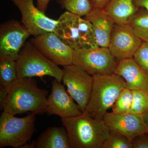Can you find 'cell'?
Segmentation results:
<instances>
[{
	"instance_id": "obj_1",
	"label": "cell",
	"mask_w": 148,
	"mask_h": 148,
	"mask_svg": "<svg viewBox=\"0 0 148 148\" xmlns=\"http://www.w3.org/2000/svg\"><path fill=\"white\" fill-rule=\"evenodd\" d=\"M48 92L38 87L33 77L18 78L9 89L3 108L12 114L46 112Z\"/></svg>"
},
{
	"instance_id": "obj_2",
	"label": "cell",
	"mask_w": 148,
	"mask_h": 148,
	"mask_svg": "<svg viewBox=\"0 0 148 148\" xmlns=\"http://www.w3.org/2000/svg\"><path fill=\"white\" fill-rule=\"evenodd\" d=\"M61 121L68 132L71 148H102L110 136L103 119L92 118L84 113L62 118Z\"/></svg>"
},
{
	"instance_id": "obj_3",
	"label": "cell",
	"mask_w": 148,
	"mask_h": 148,
	"mask_svg": "<svg viewBox=\"0 0 148 148\" xmlns=\"http://www.w3.org/2000/svg\"><path fill=\"white\" fill-rule=\"evenodd\" d=\"M92 92L84 113L95 119H103L125 88L122 77L116 74L93 76Z\"/></svg>"
},
{
	"instance_id": "obj_4",
	"label": "cell",
	"mask_w": 148,
	"mask_h": 148,
	"mask_svg": "<svg viewBox=\"0 0 148 148\" xmlns=\"http://www.w3.org/2000/svg\"><path fill=\"white\" fill-rule=\"evenodd\" d=\"M16 63L18 78L48 76L59 82L62 81L63 69L45 56L30 41L24 44Z\"/></svg>"
},
{
	"instance_id": "obj_5",
	"label": "cell",
	"mask_w": 148,
	"mask_h": 148,
	"mask_svg": "<svg viewBox=\"0 0 148 148\" xmlns=\"http://www.w3.org/2000/svg\"><path fill=\"white\" fill-rule=\"evenodd\" d=\"M35 115L17 118L3 111L0 116V148H26L36 130Z\"/></svg>"
},
{
	"instance_id": "obj_6",
	"label": "cell",
	"mask_w": 148,
	"mask_h": 148,
	"mask_svg": "<svg viewBox=\"0 0 148 148\" xmlns=\"http://www.w3.org/2000/svg\"><path fill=\"white\" fill-rule=\"evenodd\" d=\"M119 61L108 47L99 46L74 49L73 64L79 66L92 77L113 75Z\"/></svg>"
},
{
	"instance_id": "obj_7",
	"label": "cell",
	"mask_w": 148,
	"mask_h": 148,
	"mask_svg": "<svg viewBox=\"0 0 148 148\" xmlns=\"http://www.w3.org/2000/svg\"><path fill=\"white\" fill-rule=\"evenodd\" d=\"M63 70L62 81L67 92L84 113L92 92L93 77L73 64L64 66Z\"/></svg>"
},
{
	"instance_id": "obj_8",
	"label": "cell",
	"mask_w": 148,
	"mask_h": 148,
	"mask_svg": "<svg viewBox=\"0 0 148 148\" xmlns=\"http://www.w3.org/2000/svg\"><path fill=\"white\" fill-rule=\"evenodd\" d=\"M31 34L21 23L12 20L0 27V59L16 61Z\"/></svg>"
},
{
	"instance_id": "obj_9",
	"label": "cell",
	"mask_w": 148,
	"mask_h": 148,
	"mask_svg": "<svg viewBox=\"0 0 148 148\" xmlns=\"http://www.w3.org/2000/svg\"><path fill=\"white\" fill-rule=\"evenodd\" d=\"M30 41L56 65L64 67L73 64L74 49L54 32L34 37Z\"/></svg>"
},
{
	"instance_id": "obj_10",
	"label": "cell",
	"mask_w": 148,
	"mask_h": 148,
	"mask_svg": "<svg viewBox=\"0 0 148 148\" xmlns=\"http://www.w3.org/2000/svg\"><path fill=\"white\" fill-rule=\"evenodd\" d=\"M21 14V23L34 37L55 33L58 20L52 19L36 7L34 0H11Z\"/></svg>"
},
{
	"instance_id": "obj_11",
	"label": "cell",
	"mask_w": 148,
	"mask_h": 148,
	"mask_svg": "<svg viewBox=\"0 0 148 148\" xmlns=\"http://www.w3.org/2000/svg\"><path fill=\"white\" fill-rule=\"evenodd\" d=\"M143 42L129 24H115L111 34L108 48L119 61L133 58Z\"/></svg>"
},
{
	"instance_id": "obj_12",
	"label": "cell",
	"mask_w": 148,
	"mask_h": 148,
	"mask_svg": "<svg viewBox=\"0 0 148 148\" xmlns=\"http://www.w3.org/2000/svg\"><path fill=\"white\" fill-rule=\"evenodd\" d=\"M110 132L121 134L132 142L138 136L148 133V127L143 114L130 112L125 114L107 112L103 119Z\"/></svg>"
},
{
	"instance_id": "obj_13",
	"label": "cell",
	"mask_w": 148,
	"mask_h": 148,
	"mask_svg": "<svg viewBox=\"0 0 148 148\" xmlns=\"http://www.w3.org/2000/svg\"><path fill=\"white\" fill-rule=\"evenodd\" d=\"M57 80L52 82L51 92L47 98L46 112L48 115H57L62 118L70 117L83 113L77 104L65 90L64 85Z\"/></svg>"
},
{
	"instance_id": "obj_14",
	"label": "cell",
	"mask_w": 148,
	"mask_h": 148,
	"mask_svg": "<svg viewBox=\"0 0 148 148\" xmlns=\"http://www.w3.org/2000/svg\"><path fill=\"white\" fill-rule=\"evenodd\" d=\"M115 74L123 78L126 88L148 91V75L133 58L119 61Z\"/></svg>"
},
{
	"instance_id": "obj_15",
	"label": "cell",
	"mask_w": 148,
	"mask_h": 148,
	"mask_svg": "<svg viewBox=\"0 0 148 148\" xmlns=\"http://www.w3.org/2000/svg\"><path fill=\"white\" fill-rule=\"evenodd\" d=\"M84 18L90 21L95 31L98 45L108 48L111 34L115 24L103 9L93 8Z\"/></svg>"
},
{
	"instance_id": "obj_16",
	"label": "cell",
	"mask_w": 148,
	"mask_h": 148,
	"mask_svg": "<svg viewBox=\"0 0 148 148\" xmlns=\"http://www.w3.org/2000/svg\"><path fill=\"white\" fill-rule=\"evenodd\" d=\"M80 16L66 11L58 18L55 34L74 49L82 48L79 34Z\"/></svg>"
},
{
	"instance_id": "obj_17",
	"label": "cell",
	"mask_w": 148,
	"mask_h": 148,
	"mask_svg": "<svg viewBox=\"0 0 148 148\" xmlns=\"http://www.w3.org/2000/svg\"><path fill=\"white\" fill-rule=\"evenodd\" d=\"M27 148H71L69 135L64 127H48Z\"/></svg>"
},
{
	"instance_id": "obj_18",
	"label": "cell",
	"mask_w": 148,
	"mask_h": 148,
	"mask_svg": "<svg viewBox=\"0 0 148 148\" xmlns=\"http://www.w3.org/2000/svg\"><path fill=\"white\" fill-rule=\"evenodd\" d=\"M138 8L134 0H110L103 9L113 19L115 24H128Z\"/></svg>"
},
{
	"instance_id": "obj_19",
	"label": "cell",
	"mask_w": 148,
	"mask_h": 148,
	"mask_svg": "<svg viewBox=\"0 0 148 148\" xmlns=\"http://www.w3.org/2000/svg\"><path fill=\"white\" fill-rule=\"evenodd\" d=\"M78 28L82 48H90L99 47L94 28L90 21L80 16Z\"/></svg>"
},
{
	"instance_id": "obj_20",
	"label": "cell",
	"mask_w": 148,
	"mask_h": 148,
	"mask_svg": "<svg viewBox=\"0 0 148 148\" xmlns=\"http://www.w3.org/2000/svg\"><path fill=\"white\" fill-rule=\"evenodd\" d=\"M17 79L16 61L0 59V87L9 90Z\"/></svg>"
},
{
	"instance_id": "obj_21",
	"label": "cell",
	"mask_w": 148,
	"mask_h": 148,
	"mask_svg": "<svg viewBox=\"0 0 148 148\" xmlns=\"http://www.w3.org/2000/svg\"><path fill=\"white\" fill-rule=\"evenodd\" d=\"M128 24L132 27L143 41L148 42V12L139 8L130 20Z\"/></svg>"
},
{
	"instance_id": "obj_22",
	"label": "cell",
	"mask_w": 148,
	"mask_h": 148,
	"mask_svg": "<svg viewBox=\"0 0 148 148\" xmlns=\"http://www.w3.org/2000/svg\"><path fill=\"white\" fill-rule=\"evenodd\" d=\"M61 8L79 16H86L93 8L90 0H57Z\"/></svg>"
},
{
	"instance_id": "obj_23",
	"label": "cell",
	"mask_w": 148,
	"mask_h": 148,
	"mask_svg": "<svg viewBox=\"0 0 148 148\" xmlns=\"http://www.w3.org/2000/svg\"><path fill=\"white\" fill-rule=\"evenodd\" d=\"M132 90L125 88L122 90L112 107V112L125 114L130 112L133 102Z\"/></svg>"
},
{
	"instance_id": "obj_24",
	"label": "cell",
	"mask_w": 148,
	"mask_h": 148,
	"mask_svg": "<svg viewBox=\"0 0 148 148\" xmlns=\"http://www.w3.org/2000/svg\"><path fill=\"white\" fill-rule=\"evenodd\" d=\"M133 102L130 112L143 114L147 112L148 102L147 91L142 90H132Z\"/></svg>"
},
{
	"instance_id": "obj_25",
	"label": "cell",
	"mask_w": 148,
	"mask_h": 148,
	"mask_svg": "<svg viewBox=\"0 0 148 148\" xmlns=\"http://www.w3.org/2000/svg\"><path fill=\"white\" fill-rule=\"evenodd\" d=\"M102 148H132V142L123 135L117 132H110Z\"/></svg>"
},
{
	"instance_id": "obj_26",
	"label": "cell",
	"mask_w": 148,
	"mask_h": 148,
	"mask_svg": "<svg viewBox=\"0 0 148 148\" xmlns=\"http://www.w3.org/2000/svg\"><path fill=\"white\" fill-rule=\"evenodd\" d=\"M133 59L148 75V42L143 41L133 56Z\"/></svg>"
},
{
	"instance_id": "obj_27",
	"label": "cell",
	"mask_w": 148,
	"mask_h": 148,
	"mask_svg": "<svg viewBox=\"0 0 148 148\" xmlns=\"http://www.w3.org/2000/svg\"><path fill=\"white\" fill-rule=\"evenodd\" d=\"M146 134L138 136L133 140L132 148H148V136Z\"/></svg>"
},
{
	"instance_id": "obj_28",
	"label": "cell",
	"mask_w": 148,
	"mask_h": 148,
	"mask_svg": "<svg viewBox=\"0 0 148 148\" xmlns=\"http://www.w3.org/2000/svg\"><path fill=\"white\" fill-rule=\"evenodd\" d=\"M93 8L104 9L110 0H90Z\"/></svg>"
},
{
	"instance_id": "obj_29",
	"label": "cell",
	"mask_w": 148,
	"mask_h": 148,
	"mask_svg": "<svg viewBox=\"0 0 148 148\" xmlns=\"http://www.w3.org/2000/svg\"><path fill=\"white\" fill-rule=\"evenodd\" d=\"M50 0H37V7L44 13H45Z\"/></svg>"
},
{
	"instance_id": "obj_30",
	"label": "cell",
	"mask_w": 148,
	"mask_h": 148,
	"mask_svg": "<svg viewBox=\"0 0 148 148\" xmlns=\"http://www.w3.org/2000/svg\"><path fill=\"white\" fill-rule=\"evenodd\" d=\"M134 3L138 8L145 9L148 12V0H134Z\"/></svg>"
},
{
	"instance_id": "obj_31",
	"label": "cell",
	"mask_w": 148,
	"mask_h": 148,
	"mask_svg": "<svg viewBox=\"0 0 148 148\" xmlns=\"http://www.w3.org/2000/svg\"><path fill=\"white\" fill-rule=\"evenodd\" d=\"M143 119L148 127V112H146L143 114Z\"/></svg>"
},
{
	"instance_id": "obj_32",
	"label": "cell",
	"mask_w": 148,
	"mask_h": 148,
	"mask_svg": "<svg viewBox=\"0 0 148 148\" xmlns=\"http://www.w3.org/2000/svg\"><path fill=\"white\" fill-rule=\"evenodd\" d=\"M147 93L148 102V91H147ZM147 112H148V111H147Z\"/></svg>"
}]
</instances>
